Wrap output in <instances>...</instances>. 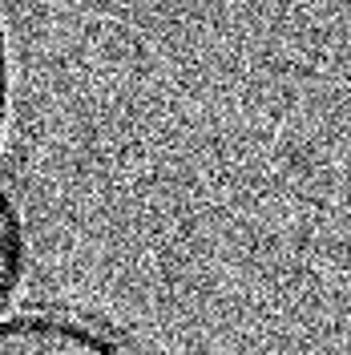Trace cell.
<instances>
[{
  "instance_id": "obj_1",
  "label": "cell",
  "mask_w": 351,
  "mask_h": 355,
  "mask_svg": "<svg viewBox=\"0 0 351 355\" xmlns=\"http://www.w3.org/2000/svg\"><path fill=\"white\" fill-rule=\"evenodd\" d=\"M0 355H130L117 339L65 315H21L0 323Z\"/></svg>"
},
{
  "instance_id": "obj_2",
  "label": "cell",
  "mask_w": 351,
  "mask_h": 355,
  "mask_svg": "<svg viewBox=\"0 0 351 355\" xmlns=\"http://www.w3.org/2000/svg\"><path fill=\"white\" fill-rule=\"evenodd\" d=\"M28 270V230L12 190L0 182V315L12 307Z\"/></svg>"
},
{
  "instance_id": "obj_3",
  "label": "cell",
  "mask_w": 351,
  "mask_h": 355,
  "mask_svg": "<svg viewBox=\"0 0 351 355\" xmlns=\"http://www.w3.org/2000/svg\"><path fill=\"white\" fill-rule=\"evenodd\" d=\"M12 117V57H8V28H4V0H0V141Z\"/></svg>"
}]
</instances>
